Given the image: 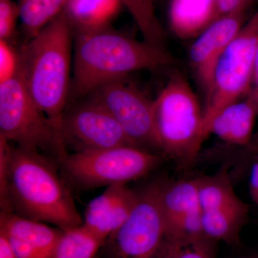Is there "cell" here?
Wrapping results in <instances>:
<instances>
[{
  "instance_id": "cell-1",
  "label": "cell",
  "mask_w": 258,
  "mask_h": 258,
  "mask_svg": "<svg viewBox=\"0 0 258 258\" xmlns=\"http://www.w3.org/2000/svg\"><path fill=\"white\" fill-rule=\"evenodd\" d=\"M55 166L45 156L13 147L0 137L2 209L62 230L82 225L71 191Z\"/></svg>"
},
{
  "instance_id": "cell-2",
  "label": "cell",
  "mask_w": 258,
  "mask_h": 258,
  "mask_svg": "<svg viewBox=\"0 0 258 258\" xmlns=\"http://www.w3.org/2000/svg\"><path fill=\"white\" fill-rule=\"evenodd\" d=\"M74 72L69 103L87 96L101 85L142 70L175 63L164 47L139 41L111 25L74 32Z\"/></svg>"
},
{
  "instance_id": "cell-3",
  "label": "cell",
  "mask_w": 258,
  "mask_h": 258,
  "mask_svg": "<svg viewBox=\"0 0 258 258\" xmlns=\"http://www.w3.org/2000/svg\"><path fill=\"white\" fill-rule=\"evenodd\" d=\"M74 37L62 11L19 49L17 75L35 104L60 128L69 103Z\"/></svg>"
},
{
  "instance_id": "cell-4",
  "label": "cell",
  "mask_w": 258,
  "mask_h": 258,
  "mask_svg": "<svg viewBox=\"0 0 258 258\" xmlns=\"http://www.w3.org/2000/svg\"><path fill=\"white\" fill-rule=\"evenodd\" d=\"M152 111L159 150L182 165L192 164L207 138L205 115L182 75L171 76L153 100Z\"/></svg>"
},
{
  "instance_id": "cell-5",
  "label": "cell",
  "mask_w": 258,
  "mask_h": 258,
  "mask_svg": "<svg viewBox=\"0 0 258 258\" xmlns=\"http://www.w3.org/2000/svg\"><path fill=\"white\" fill-rule=\"evenodd\" d=\"M0 137L60 165L69 154L61 128L35 104L18 75L0 83Z\"/></svg>"
},
{
  "instance_id": "cell-6",
  "label": "cell",
  "mask_w": 258,
  "mask_h": 258,
  "mask_svg": "<svg viewBox=\"0 0 258 258\" xmlns=\"http://www.w3.org/2000/svg\"><path fill=\"white\" fill-rule=\"evenodd\" d=\"M159 154L134 146L69 154L60 166L83 189L126 184L147 175L161 162Z\"/></svg>"
},
{
  "instance_id": "cell-7",
  "label": "cell",
  "mask_w": 258,
  "mask_h": 258,
  "mask_svg": "<svg viewBox=\"0 0 258 258\" xmlns=\"http://www.w3.org/2000/svg\"><path fill=\"white\" fill-rule=\"evenodd\" d=\"M257 46L258 9L222 52L214 68L211 83L205 92V127L224 107L248 95Z\"/></svg>"
},
{
  "instance_id": "cell-8",
  "label": "cell",
  "mask_w": 258,
  "mask_h": 258,
  "mask_svg": "<svg viewBox=\"0 0 258 258\" xmlns=\"http://www.w3.org/2000/svg\"><path fill=\"white\" fill-rule=\"evenodd\" d=\"M164 183H152L139 192L130 216L107 240L112 258L164 257L170 243L161 207Z\"/></svg>"
},
{
  "instance_id": "cell-9",
  "label": "cell",
  "mask_w": 258,
  "mask_h": 258,
  "mask_svg": "<svg viewBox=\"0 0 258 258\" xmlns=\"http://www.w3.org/2000/svg\"><path fill=\"white\" fill-rule=\"evenodd\" d=\"M61 132L74 153L134 146L113 115L90 96L68 103Z\"/></svg>"
},
{
  "instance_id": "cell-10",
  "label": "cell",
  "mask_w": 258,
  "mask_h": 258,
  "mask_svg": "<svg viewBox=\"0 0 258 258\" xmlns=\"http://www.w3.org/2000/svg\"><path fill=\"white\" fill-rule=\"evenodd\" d=\"M87 96L113 115L134 146L159 149L153 123V101L125 78L101 85Z\"/></svg>"
},
{
  "instance_id": "cell-11",
  "label": "cell",
  "mask_w": 258,
  "mask_h": 258,
  "mask_svg": "<svg viewBox=\"0 0 258 258\" xmlns=\"http://www.w3.org/2000/svg\"><path fill=\"white\" fill-rule=\"evenodd\" d=\"M160 201L170 243L187 244L205 238L195 179L164 182Z\"/></svg>"
},
{
  "instance_id": "cell-12",
  "label": "cell",
  "mask_w": 258,
  "mask_h": 258,
  "mask_svg": "<svg viewBox=\"0 0 258 258\" xmlns=\"http://www.w3.org/2000/svg\"><path fill=\"white\" fill-rule=\"evenodd\" d=\"M244 13L236 12L219 17L195 38L190 47V64L205 92L219 57L245 24Z\"/></svg>"
},
{
  "instance_id": "cell-13",
  "label": "cell",
  "mask_w": 258,
  "mask_h": 258,
  "mask_svg": "<svg viewBox=\"0 0 258 258\" xmlns=\"http://www.w3.org/2000/svg\"><path fill=\"white\" fill-rule=\"evenodd\" d=\"M63 230L44 222L2 212L0 232L20 258H51Z\"/></svg>"
},
{
  "instance_id": "cell-14",
  "label": "cell",
  "mask_w": 258,
  "mask_h": 258,
  "mask_svg": "<svg viewBox=\"0 0 258 258\" xmlns=\"http://www.w3.org/2000/svg\"><path fill=\"white\" fill-rule=\"evenodd\" d=\"M139 192L126 184L107 186L86 208L83 224L107 241L126 221L138 200Z\"/></svg>"
},
{
  "instance_id": "cell-15",
  "label": "cell",
  "mask_w": 258,
  "mask_h": 258,
  "mask_svg": "<svg viewBox=\"0 0 258 258\" xmlns=\"http://www.w3.org/2000/svg\"><path fill=\"white\" fill-rule=\"evenodd\" d=\"M257 115L254 103L248 97H244L227 105L212 117L205 127L207 137L213 134L232 145H250Z\"/></svg>"
},
{
  "instance_id": "cell-16",
  "label": "cell",
  "mask_w": 258,
  "mask_h": 258,
  "mask_svg": "<svg viewBox=\"0 0 258 258\" xmlns=\"http://www.w3.org/2000/svg\"><path fill=\"white\" fill-rule=\"evenodd\" d=\"M220 17L217 0H171L169 21L174 35L196 38Z\"/></svg>"
},
{
  "instance_id": "cell-17",
  "label": "cell",
  "mask_w": 258,
  "mask_h": 258,
  "mask_svg": "<svg viewBox=\"0 0 258 258\" xmlns=\"http://www.w3.org/2000/svg\"><path fill=\"white\" fill-rule=\"evenodd\" d=\"M249 205L242 200L211 210L202 212L204 235L209 240L232 246L240 244V234L249 218Z\"/></svg>"
},
{
  "instance_id": "cell-18",
  "label": "cell",
  "mask_w": 258,
  "mask_h": 258,
  "mask_svg": "<svg viewBox=\"0 0 258 258\" xmlns=\"http://www.w3.org/2000/svg\"><path fill=\"white\" fill-rule=\"evenodd\" d=\"M121 0H67L63 13L73 30H91L110 25Z\"/></svg>"
},
{
  "instance_id": "cell-19",
  "label": "cell",
  "mask_w": 258,
  "mask_h": 258,
  "mask_svg": "<svg viewBox=\"0 0 258 258\" xmlns=\"http://www.w3.org/2000/svg\"><path fill=\"white\" fill-rule=\"evenodd\" d=\"M202 212L211 211L241 201L226 169L195 178Z\"/></svg>"
},
{
  "instance_id": "cell-20",
  "label": "cell",
  "mask_w": 258,
  "mask_h": 258,
  "mask_svg": "<svg viewBox=\"0 0 258 258\" xmlns=\"http://www.w3.org/2000/svg\"><path fill=\"white\" fill-rule=\"evenodd\" d=\"M67 0H18L25 42L37 35L63 11Z\"/></svg>"
},
{
  "instance_id": "cell-21",
  "label": "cell",
  "mask_w": 258,
  "mask_h": 258,
  "mask_svg": "<svg viewBox=\"0 0 258 258\" xmlns=\"http://www.w3.org/2000/svg\"><path fill=\"white\" fill-rule=\"evenodd\" d=\"M106 242L82 224L63 230L51 258H94Z\"/></svg>"
},
{
  "instance_id": "cell-22",
  "label": "cell",
  "mask_w": 258,
  "mask_h": 258,
  "mask_svg": "<svg viewBox=\"0 0 258 258\" xmlns=\"http://www.w3.org/2000/svg\"><path fill=\"white\" fill-rule=\"evenodd\" d=\"M138 25L144 40L153 45L165 47L164 29L156 15L154 0H121Z\"/></svg>"
},
{
  "instance_id": "cell-23",
  "label": "cell",
  "mask_w": 258,
  "mask_h": 258,
  "mask_svg": "<svg viewBox=\"0 0 258 258\" xmlns=\"http://www.w3.org/2000/svg\"><path fill=\"white\" fill-rule=\"evenodd\" d=\"M215 244L208 238L187 244L169 243L163 258H216Z\"/></svg>"
},
{
  "instance_id": "cell-24",
  "label": "cell",
  "mask_w": 258,
  "mask_h": 258,
  "mask_svg": "<svg viewBox=\"0 0 258 258\" xmlns=\"http://www.w3.org/2000/svg\"><path fill=\"white\" fill-rule=\"evenodd\" d=\"M19 8L12 0H0V40L13 43Z\"/></svg>"
},
{
  "instance_id": "cell-25",
  "label": "cell",
  "mask_w": 258,
  "mask_h": 258,
  "mask_svg": "<svg viewBox=\"0 0 258 258\" xmlns=\"http://www.w3.org/2000/svg\"><path fill=\"white\" fill-rule=\"evenodd\" d=\"M19 50L13 43L0 40V83L13 79L18 74Z\"/></svg>"
},
{
  "instance_id": "cell-26",
  "label": "cell",
  "mask_w": 258,
  "mask_h": 258,
  "mask_svg": "<svg viewBox=\"0 0 258 258\" xmlns=\"http://www.w3.org/2000/svg\"><path fill=\"white\" fill-rule=\"evenodd\" d=\"M249 191L251 200L258 206V157L256 158L249 178Z\"/></svg>"
},
{
  "instance_id": "cell-27",
  "label": "cell",
  "mask_w": 258,
  "mask_h": 258,
  "mask_svg": "<svg viewBox=\"0 0 258 258\" xmlns=\"http://www.w3.org/2000/svg\"><path fill=\"white\" fill-rule=\"evenodd\" d=\"M247 96L254 103L258 113V46L255 57H254L250 89H249V92Z\"/></svg>"
},
{
  "instance_id": "cell-28",
  "label": "cell",
  "mask_w": 258,
  "mask_h": 258,
  "mask_svg": "<svg viewBox=\"0 0 258 258\" xmlns=\"http://www.w3.org/2000/svg\"><path fill=\"white\" fill-rule=\"evenodd\" d=\"M0 258H20L4 234L0 232Z\"/></svg>"
},
{
  "instance_id": "cell-29",
  "label": "cell",
  "mask_w": 258,
  "mask_h": 258,
  "mask_svg": "<svg viewBox=\"0 0 258 258\" xmlns=\"http://www.w3.org/2000/svg\"><path fill=\"white\" fill-rule=\"evenodd\" d=\"M240 258H258V253L253 252V253L244 254V255L242 256V257Z\"/></svg>"
},
{
  "instance_id": "cell-30",
  "label": "cell",
  "mask_w": 258,
  "mask_h": 258,
  "mask_svg": "<svg viewBox=\"0 0 258 258\" xmlns=\"http://www.w3.org/2000/svg\"><path fill=\"white\" fill-rule=\"evenodd\" d=\"M246 6L248 7L254 0H241Z\"/></svg>"
}]
</instances>
